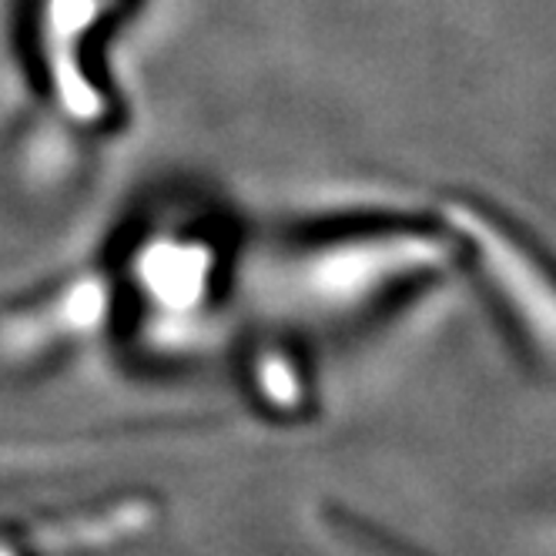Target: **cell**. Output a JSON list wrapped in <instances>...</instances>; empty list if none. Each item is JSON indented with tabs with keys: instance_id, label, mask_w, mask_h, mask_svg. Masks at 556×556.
<instances>
[{
	"instance_id": "1",
	"label": "cell",
	"mask_w": 556,
	"mask_h": 556,
	"mask_svg": "<svg viewBox=\"0 0 556 556\" xmlns=\"http://www.w3.org/2000/svg\"><path fill=\"white\" fill-rule=\"evenodd\" d=\"M476 249L483 262L493 265V278L509 302V308L520 315L523 329L543 342L549 355H556V282L533 262L530 252H523L516 242L483 222H476Z\"/></svg>"
}]
</instances>
